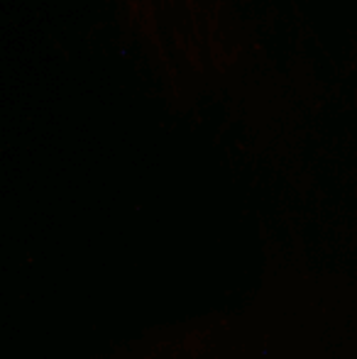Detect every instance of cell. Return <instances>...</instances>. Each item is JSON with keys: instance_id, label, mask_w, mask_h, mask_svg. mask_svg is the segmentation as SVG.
Wrapping results in <instances>:
<instances>
[]
</instances>
